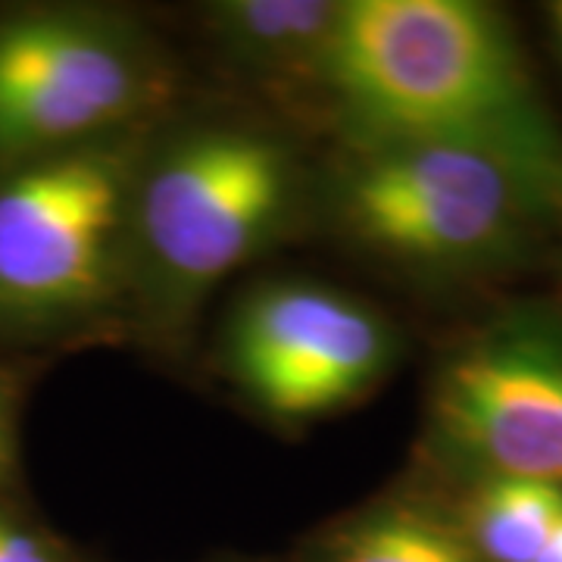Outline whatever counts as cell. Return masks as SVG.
Returning <instances> with one entry per match:
<instances>
[{"instance_id": "7a4b0ae2", "label": "cell", "mask_w": 562, "mask_h": 562, "mask_svg": "<svg viewBox=\"0 0 562 562\" xmlns=\"http://www.w3.org/2000/svg\"><path fill=\"white\" fill-rule=\"evenodd\" d=\"M297 172L279 140L238 125L181 135L135 184L132 257L166 313H184L279 238Z\"/></svg>"}, {"instance_id": "3957f363", "label": "cell", "mask_w": 562, "mask_h": 562, "mask_svg": "<svg viewBox=\"0 0 562 562\" xmlns=\"http://www.w3.org/2000/svg\"><path fill=\"white\" fill-rule=\"evenodd\" d=\"M135 157L98 140L0 176V322L85 319L120 294L132 262Z\"/></svg>"}, {"instance_id": "9a60e30c", "label": "cell", "mask_w": 562, "mask_h": 562, "mask_svg": "<svg viewBox=\"0 0 562 562\" xmlns=\"http://www.w3.org/2000/svg\"><path fill=\"white\" fill-rule=\"evenodd\" d=\"M560 188H562V179H560Z\"/></svg>"}, {"instance_id": "8992f818", "label": "cell", "mask_w": 562, "mask_h": 562, "mask_svg": "<svg viewBox=\"0 0 562 562\" xmlns=\"http://www.w3.org/2000/svg\"><path fill=\"white\" fill-rule=\"evenodd\" d=\"M225 353L235 382L260 409L303 422L360 401L394 357V335L353 297L281 281L238 306Z\"/></svg>"}, {"instance_id": "9c48e42d", "label": "cell", "mask_w": 562, "mask_h": 562, "mask_svg": "<svg viewBox=\"0 0 562 562\" xmlns=\"http://www.w3.org/2000/svg\"><path fill=\"white\" fill-rule=\"evenodd\" d=\"M313 562H482L465 531L413 506H379L338 525Z\"/></svg>"}, {"instance_id": "52a82bcc", "label": "cell", "mask_w": 562, "mask_h": 562, "mask_svg": "<svg viewBox=\"0 0 562 562\" xmlns=\"http://www.w3.org/2000/svg\"><path fill=\"white\" fill-rule=\"evenodd\" d=\"M435 416L487 479L562 487V335L503 325L443 366Z\"/></svg>"}, {"instance_id": "30bf717a", "label": "cell", "mask_w": 562, "mask_h": 562, "mask_svg": "<svg viewBox=\"0 0 562 562\" xmlns=\"http://www.w3.org/2000/svg\"><path fill=\"white\" fill-rule=\"evenodd\" d=\"M562 522V487L528 479H487L469 506L465 538L482 562H538Z\"/></svg>"}, {"instance_id": "5b68a950", "label": "cell", "mask_w": 562, "mask_h": 562, "mask_svg": "<svg viewBox=\"0 0 562 562\" xmlns=\"http://www.w3.org/2000/svg\"><path fill=\"white\" fill-rule=\"evenodd\" d=\"M166 91L125 25L76 10L0 22V172L110 140Z\"/></svg>"}, {"instance_id": "6da1fadb", "label": "cell", "mask_w": 562, "mask_h": 562, "mask_svg": "<svg viewBox=\"0 0 562 562\" xmlns=\"http://www.w3.org/2000/svg\"><path fill=\"white\" fill-rule=\"evenodd\" d=\"M357 144L447 140L562 179L519 47L469 0H350L319 66Z\"/></svg>"}, {"instance_id": "8fae6325", "label": "cell", "mask_w": 562, "mask_h": 562, "mask_svg": "<svg viewBox=\"0 0 562 562\" xmlns=\"http://www.w3.org/2000/svg\"><path fill=\"white\" fill-rule=\"evenodd\" d=\"M0 562H72L60 543L20 516L0 509Z\"/></svg>"}, {"instance_id": "5bb4252c", "label": "cell", "mask_w": 562, "mask_h": 562, "mask_svg": "<svg viewBox=\"0 0 562 562\" xmlns=\"http://www.w3.org/2000/svg\"><path fill=\"white\" fill-rule=\"evenodd\" d=\"M550 20H553V35H557V44H560V50H562V0L560 3H553Z\"/></svg>"}, {"instance_id": "ba28073f", "label": "cell", "mask_w": 562, "mask_h": 562, "mask_svg": "<svg viewBox=\"0 0 562 562\" xmlns=\"http://www.w3.org/2000/svg\"><path fill=\"white\" fill-rule=\"evenodd\" d=\"M338 16L331 0H228L213 7V29L232 60L319 81Z\"/></svg>"}, {"instance_id": "277c9868", "label": "cell", "mask_w": 562, "mask_h": 562, "mask_svg": "<svg viewBox=\"0 0 562 562\" xmlns=\"http://www.w3.org/2000/svg\"><path fill=\"white\" fill-rule=\"evenodd\" d=\"M553 176L506 154L447 144H357L338 184L344 225L409 266H465L503 254Z\"/></svg>"}, {"instance_id": "7c38bea8", "label": "cell", "mask_w": 562, "mask_h": 562, "mask_svg": "<svg viewBox=\"0 0 562 562\" xmlns=\"http://www.w3.org/2000/svg\"><path fill=\"white\" fill-rule=\"evenodd\" d=\"M13 465V409L7 394L0 391V482Z\"/></svg>"}, {"instance_id": "4fadbf2b", "label": "cell", "mask_w": 562, "mask_h": 562, "mask_svg": "<svg viewBox=\"0 0 562 562\" xmlns=\"http://www.w3.org/2000/svg\"><path fill=\"white\" fill-rule=\"evenodd\" d=\"M538 562H562V522L557 525V531L550 535V541L541 550Z\"/></svg>"}]
</instances>
